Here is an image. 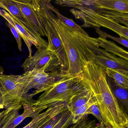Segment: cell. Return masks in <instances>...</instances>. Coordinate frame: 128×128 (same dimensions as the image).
Segmentation results:
<instances>
[{"label":"cell","mask_w":128,"mask_h":128,"mask_svg":"<svg viewBox=\"0 0 128 128\" xmlns=\"http://www.w3.org/2000/svg\"><path fill=\"white\" fill-rule=\"evenodd\" d=\"M50 0H38L48 20L52 24L62 42L68 61L67 73L80 76L87 62L93 61L94 50L101 47L100 37H90L66 26L49 9Z\"/></svg>","instance_id":"obj_1"},{"label":"cell","mask_w":128,"mask_h":128,"mask_svg":"<svg viewBox=\"0 0 128 128\" xmlns=\"http://www.w3.org/2000/svg\"><path fill=\"white\" fill-rule=\"evenodd\" d=\"M80 76L90 91L106 128H128V116L120 106L107 80L106 69L92 61L86 63Z\"/></svg>","instance_id":"obj_2"},{"label":"cell","mask_w":128,"mask_h":128,"mask_svg":"<svg viewBox=\"0 0 128 128\" xmlns=\"http://www.w3.org/2000/svg\"><path fill=\"white\" fill-rule=\"evenodd\" d=\"M29 92L21 75L0 74V109L20 110L26 104L34 106L36 100Z\"/></svg>","instance_id":"obj_3"},{"label":"cell","mask_w":128,"mask_h":128,"mask_svg":"<svg viewBox=\"0 0 128 128\" xmlns=\"http://www.w3.org/2000/svg\"><path fill=\"white\" fill-rule=\"evenodd\" d=\"M83 86L80 76H73L66 73L49 90L39 97L35 107L46 109L60 102H66L68 99Z\"/></svg>","instance_id":"obj_4"},{"label":"cell","mask_w":128,"mask_h":128,"mask_svg":"<svg viewBox=\"0 0 128 128\" xmlns=\"http://www.w3.org/2000/svg\"><path fill=\"white\" fill-rule=\"evenodd\" d=\"M70 12L76 19L83 21L84 24L82 26L95 28H106L117 34L120 37L128 39V27L99 14L89 6H82L77 9L72 8Z\"/></svg>","instance_id":"obj_5"},{"label":"cell","mask_w":128,"mask_h":128,"mask_svg":"<svg viewBox=\"0 0 128 128\" xmlns=\"http://www.w3.org/2000/svg\"><path fill=\"white\" fill-rule=\"evenodd\" d=\"M21 66L25 72L41 70L46 72H62L54 52L48 47L39 48L33 56L26 58Z\"/></svg>","instance_id":"obj_6"},{"label":"cell","mask_w":128,"mask_h":128,"mask_svg":"<svg viewBox=\"0 0 128 128\" xmlns=\"http://www.w3.org/2000/svg\"><path fill=\"white\" fill-rule=\"evenodd\" d=\"M39 18L44 26L48 40V47L54 52L60 64L61 72H67L68 61L66 52L58 34L52 24L48 20L41 8L38 0H31Z\"/></svg>","instance_id":"obj_7"},{"label":"cell","mask_w":128,"mask_h":128,"mask_svg":"<svg viewBox=\"0 0 128 128\" xmlns=\"http://www.w3.org/2000/svg\"><path fill=\"white\" fill-rule=\"evenodd\" d=\"M66 73L60 72H46L42 70H36L25 72L21 76L29 91L32 88L36 89L32 93L34 96L49 90Z\"/></svg>","instance_id":"obj_8"},{"label":"cell","mask_w":128,"mask_h":128,"mask_svg":"<svg viewBox=\"0 0 128 128\" xmlns=\"http://www.w3.org/2000/svg\"><path fill=\"white\" fill-rule=\"evenodd\" d=\"M0 15L3 17L8 23L12 25L18 32L28 48L29 57L32 56V45H34L37 49L41 47H48V44L46 41L41 36H38L34 34L25 27L17 18L6 11L0 9Z\"/></svg>","instance_id":"obj_9"},{"label":"cell","mask_w":128,"mask_h":128,"mask_svg":"<svg viewBox=\"0 0 128 128\" xmlns=\"http://www.w3.org/2000/svg\"><path fill=\"white\" fill-rule=\"evenodd\" d=\"M93 62L104 68H109L128 76V61L100 48L94 50Z\"/></svg>","instance_id":"obj_10"},{"label":"cell","mask_w":128,"mask_h":128,"mask_svg":"<svg viewBox=\"0 0 128 128\" xmlns=\"http://www.w3.org/2000/svg\"><path fill=\"white\" fill-rule=\"evenodd\" d=\"M18 6L33 30L40 36H47L44 26L40 21L31 0H12Z\"/></svg>","instance_id":"obj_11"},{"label":"cell","mask_w":128,"mask_h":128,"mask_svg":"<svg viewBox=\"0 0 128 128\" xmlns=\"http://www.w3.org/2000/svg\"><path fill=\"white\" fill-rule=\"evenodd\" d=\"M65 102H60L47 108L45 111L40 113L36 117L23 128H41L52 118L67 110Z\"/></svg>","instance_id":"obj_12"},{"label":"cell","mask_w":128,"mask_h":128,"mask_svg":"<svg viewBox=\"0 0 128 128\" xmlns=\"http://www.w3.org/2000/svg\"><path fill=\"white\" fill-rule=\"evenodd\" d=\"M92 97L90 91L84 87L83 84L65 102L66 108L72 114L78 108L86 103Z\"/></svg>","instance_id":"obj_13"},{"label":"cell","mask_w":128,"mask_h":128,"mask_svg":"<svg viewBox=\"0 0 128 128\" xmlns=\"http://www.w3.org/2000/svg\"><path fill=\"white\" fill-rule=\"evenodd\" d=\"M88 6L128 14V0H90Z\"/></svg>","instance_id":"obj_14"},{"label":"cell","mask_w":128,"mask_h":128,"mask_svg":"<svg viewBox=\"0 0 128 128\" xmlns=\"http://www.w3.org/2000/svg\"><path fill=\"white\" fill-rule=\"evenodd\" d=\"M0 8L17 18L28 30L38 36H41L34 31L19 7L12 0H0Z\"/></svg>","instance_id":"obj_15"},{"label":"cell","mask_w":128,"mask_h":128,"mask_svg":"<svg viewBox=\"0 0 128 128\" xmlns=\"http://www.w3.org/2000/svg\"><path fill=\"white\" fill-rule=\"evenodd\" d=\"M23 108L24 109L23 114L20 115L19 114L16 118L8 128H16L25 118L30 117L32 119H34L38 116L40 114V112L46 109L44 107H35L26 104L23 105Z\"/></svg>","instance_id":"obj_16"},{"label":"cell","mask_w":128,"mask_h":128,"mask_svg":"<svg viewBox=\"0 0 128 128\" xmlns=\"http://www.w3.org/2000/svg\"><path fill=\"white\" fill-rule=\"evenodd\" d=\"M107 80L112 92L118 101L122 104L127 110L128 108V98L127 90L118 86L114 84L112 78L107 76Z\"/></svg>","instance_id":"obj_17"},{"label":"cell","mask_w":128,"mask_h":128,"mask_svg":"<svg viewBox=\"0 0 128 128\" xmlns=\"http://www.w3.org/2000/svg\"><path fill=\"white\" fill-rule=\"evenodd\" d=\"M100 40L101 48H103L105 50L118 56L120 58L128 60V53L127 51L118 46L112 41H108L101 38Z\"/></svg>","instance_id":"obj_18"},{"label":"cell","mask_w":128,"mask_h":128,"mask_svg":"<svg viewBox=\"0 0 128 128\" xmlns=\"http://www.w3.org/2000/svg\"><path fill=\"white\" fill-rule=\"evenodd\" d=\"M106 72L107 76L112 78L116 85L128 90V76L109 68H106Z\"/></svg>","instance_id":"obj_19"},{"label":"cell","mask_w":128,"mask_h":128,"mask_svg":"<svg viewBox=\"0 0 128 128\" xmlns=\"http://www.w3.org/2000/svg\"><path fill=\"white\" fill-rule=\"evenodd\" d=\"M51 0L49 1L48 3V6L49 9L53 12L56 14V16L60 20L67 26L69 27L82 34L88 35V34L79 25L76 24L74 21L72 19H69L62 15L57 9L54 7L50 3Z\"/></svg>","instance_id":"obj_20"},{"label":"cell","mask_w":128,"mask_h":128,"mask_svg":"<svg viewBox=\"0 0 128 128\" xmlns=\"http://www.w3.org/2000/svg\"><path fill=\"white\" fill-rule=\"evenodd\" d=\"M88 115L84 116L68 128H106L104 124L98 123L96 120L90 119Z\"/></svg>","instance_id":"obj_21"},{"label":"cell","mask_w":128,"mask_h":128,"mask_svg":"<svg viewBox=\"0 0 128 128\" xmlns=\"http://www.w3.org/2000/svg\"><path fill=\"white\" fill-rule=\"evenodd\" d=\"M55 2L61 6L72 7L77 9L82 6H88L90 0H57Z\"/></svg>","instance_id":"obj_22"},{"label":"cell","mask_w":128,"mask_h":128,"mask_svg":"<svg viewBox=\"0 0 128 128\" xmlns=\"http://www.w3.org/2000/svg\"><path fill=\"white\" fill-rule=\"evenodd\" d=\"M95 102H96V101L94 100L93 97H92L85 104L78 108L72 114V122L73 124L76 123L84 116L86 115L85 113L87 109Z\"/></svg>","instance_id":"obj_23"},{"label":"cell","mask_w":128,"mask_h":128,"mask_svg":"<svg viewBox=\"0 0 128 128\" xmlns=\"http://www.w3.org/2000/svg\"><path fill=\"white\" fill-rule=\"evenodd\" d=\"M72 114L67 109L53 128H68L73 124Z\"/></svg>","instance_id":"obj_24"},{"label":"cell","mask_w":128,"mask_h":128,"mask_svg":"<svg viewBox=\"0 0 128 128\" xmlns=\"http://www.w3.org/2000/svg\"><path fill=\"white\" fill-rule=\"evenodd\" d=\"M96 32L99 36V37L105 39H106L107 38L111 39L114 41H115L116 42L120 43V44L125 46L126 48H128V39L124 38V37H120V38H118V37H115V36H112L106 33V32L102 31L99 29V28H96Z\"/></svg>","instance_id":"obj_25"},{"label":"cell","mask_w":128,"mask_h":128,"mask_svg":"<svg viewBox=\"0 0 128 128\" xmlns=\"http://www.w3.org/2000/svg\"><path fill=\"white\" fill-rule=\"evenodd\" d=\"M92 114L98 120L99 123L104 124L102 114L96 102L92 104L87 110L85 115Z\"/></svg>","instance_id":"obj_26"},{"label":"cell","mask_w":128,"mask_h":128,"mask_svg":"<svg viewBox=\"0 0 128 128\" xmlns=\"http://www.w3.org/2000/svg\"><path fill=\"white\" fill-rule=\"evenodd\" d=\"M7 26L10 29L11 32L12 33L14 37L15 38L16 40V42L18 43V48L20 51L21 52L22 50V38L20 36V34L18 33L16 29L12 26V25L10 24L7 23L6 24Z\"/></svg>","instance_id":"obj_27"},{"label":"cell","mask_w":128,"mask_h":128,"mask_svg":"<svg viewBox=\"0 0 128 128\" xmlns=\"http://www.w3.org/2000/svg\"><path fill=\"white\" fill-rule=\"evenodd\" d=\"M57 115L41 128H53L57 123L64 113Z\"/></svg>","instance_id":"obj_28"},{"label":"cell","mask_w":128,"mask_h":128,"mask_svg":"<svg viewBox=\"0 0 128 128\" xmlns=\"http://www.w3.org/2000/svg\"><path fill=\"white\" fill-rule=\"evenodd\" d=\"M4 72V70L2 66H0V74H3Z\"/></svg>","instance_id":"obj_29"},{"label":"cell","mask_w":128,"mask_h":128,"mask_svg":"<svg viewBox=\"0 0 128 128\" xmlns=\"http://www.w3.org/2000/svg\"><path fill=\"white\" fill-rule=\"evenodd\" d=\"M3 114V111L2 112H0V121L1 120V118L2 117Z\"/></svg>","instance_id":"obj_30"}]
</instances>
